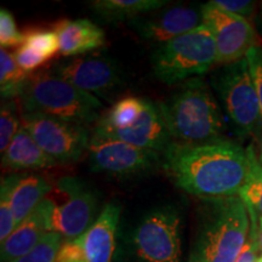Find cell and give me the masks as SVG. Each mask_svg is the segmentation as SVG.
<instances>
[{"instance_id": "1", "label": "cell", "mask_w": 262, "mask_h": 262, "mask_svg": "<svg viewBox=\"0 0 262 262\" xmlns=\"http://www.w3.org/2000/svg\"><path fill=\"white\" fill-rule=\"evenodd\" d=\"M162 165L180 189L202 199L238 195L249 172L247 149L226 140L202 145L172 141Z\"/></svg>"}, {"instance_id": "2", "label": "cell", "mask_w": 262, "mask_h": 262, "mask_svg": "<svg viewBox=\"0 0 262 262\" xmlns=\"http://www.w3.org/2000/svg\"><path fill=\"white\" fill-rule=\"evenodd\" d=\"M172 140L186 145L221 141L225 123L220 107L206 84L198 78L158 103Z\"/></svg>"}, {"instance_id": "3", "label": "cell", "mask_w": 262, "mask_h": 262, "mask_svg": "<svg viewBox=\"0 0 262 262\" xmlns=\"http://www.w3.org/2000/svg\"><path fill=\"white\" fill-rule=\"evenodd\" d=\"M203 217L189 262H237L250 231V216L239 195L203 199Z\"/></svg>"}, {"instance_id": "4", "label": "cell", "mask_w": 262, "mask_h": 262, "mask_svg": "<svg viewBox=\"0 0 262 262\" xmlns=\"http://www.w3.org/2000/svg\"><path fill=\"white\" fill-rule=\"evenodd\" d=\"M24 112L44 113L88 125L101 119L102 103L51 72L32 73L21 96Z\"/></svg>"}, {"instance_id": "5", "label": "cell", "mask_w": 262, "mask_h": 262, "mask_svg": "<svg viewBox=\"0 0 262 262\" xmlns=\"http://www.w3.org/2000/svg\"><path fill=\"white\" fill-rule=\"evenodd\" d=\"M216 63L219 57L215 39L203 25L159 45L152 55L155 75L166 85L198 78L211 71Z\"/></svg>"}, {"instance_id": "6", "label": "cell", "mask_w": 262, "mask_h": 262, "mask_svg": "<svg viewBox=\"0 0 262 262\" xmlns=\"http://www.w3.org/2000/svg\"><path fill=\"white\" fill-rule=\"evenodd\" d=\"M211 84L238 133L257 137L262 131V114L247 58L221 67Z\"/></svg>"}, {"instance_id": "7", "label": "cell", "mask_w": 262, "mask_h": 262, "mask_svg": "<svg viewBox=\"0 0 262 262\" xmlns=\"http://www.w3.org/2000/svg\"><path fill=\"white\" fill-rule=\"evenodd\" d=\"M54 193V209L50 231L60 234L64 242L80 237L97 220L100 195L84 180L66 176L57 181Z\"/></svg>"}, {"instance_id": "8", "label": "cell", "mask_w": 262, "mask_h": 262, "mask_svg": "<svg viewBox=\"0 0 262 262\" xmlns=\"http://www.w3.org/2000/svg\"><path fill=\"white\" fill-rule=\"evenodd\" d=\"M181 215L172 205L147 211L133 233V248L140 262H181Z\"/></svg>"}, {"instance_id": "9", "label": "cell", "mask_w": 262, "mask_h": 262, "mask_svg": "<svg viewBox=\"0 0 262 262\" xmlns=\"http://www.w3.org/2000/svg\"><path fill=\"white\" fill-rule=\"evenodd\" d=\"M22 125L57 164L77 162L89 149V131L83 124L44 113L22 112Z\"/></svg>"}, {"instance_id": "10", "label": "cell", "mask_w": 262, "mask_h": 262, "mask_svg": "<svg viewBox=\"0 0 262 262\" xmlns=\"http://www.w3.org/2000/svg\"><path fill=\"white\" fill-rule=\"evenodd\" d=\"M88 150L91 171L118 178L143 175L162 164V155L159 153L137 148L95 131Z\"/></svg>"}, {"instance_id": "11", "label": "cell", "mask_w": 262, "mask_h": 262, "mask_svg": "<svg viewBox=\"0 0 262 262\" xmlns=\"http://www.w3.org/2000/svg\"><path fill=\"white\" fill-rule=\"evenodd\" d=\"M119 220L120 206L107 203L84 234L62 243L56 262H112Z\"/></svg>"}, {"instance_id": "12", "label": "cell", "mask_w": 262, "mask_h": 262, "mask_svg": "<svg viewBox=\"0 0 262 262\" xmlns=\"http://www.w3.org/2000/svg\"><path fill=\"white\" fill-rule=\"evenodd\" d=\"M202 25L211 32L219 63L229 64L247 57L256 47V32L247 18L225 11L209 2L202 5Z\"/></svg>"}, {"instance_id": "13", "label": "cell", "mask_w": 262, "mask_h": 262, "mask_svg": "<svg viewBox=\"0 0 262 262\" xmlns=\"http://www.w3.org/2000/svg\"><path fill=\"white\" fill-rule=\"evenodd\" d=\"M52 73L96 97H112L125 84L119 64L101 55L60 62L52 68Z\"/></svg>"}, {"instance_id": "14", "label": "cell", "mask_w": 262, "mask_h": 262, "mask_svg": "<svg viewBox=\"0 0 262 262\" xmlns=\"http://www.w3.org/2000/svg\"><path fill=\"white\" fill-rule=\"evenodd\" d=\"M141 38L164 44L202 26V6H164L129 22Z\"/></svg>"}, {"instance_id": "15", "label": "cell", "mask_w": 262, "mask_h": 262, "mask_svg": "<svg viewBox=\"0 0 262 262\" xmlns=\"http://www.w3.org/2000/svg\"><path fill=\"white\" fill-rule=\"evenodd\" d=\"M94 131L101 135L123 141L137 148L153 150L159 155H163L164 150L173 141L158 103L149 100L146 101V108L140 119L127 129L106 130L96 126Z\"/></svg>"}, {"instance_id": "16", "label": "cell", "mask_w": 262, "mask_h": 262, "mask_svg": "<svg viewBox=\"0 0 262 262\" xmlns=\"http://www.w3.org/2000/svg\"><path fill=\"white\" fill-rule=\"evenodd\" d=\"M54 202L49 196L42 201L25 220L16 226L11 234L2 243V262H11L24 256L40 243L50 231Z\"/></svg>"}, {"instance_id": "17", "label": "cell", "mask_w": 262, "mask_h": 262, "mask_svg": "<svg viewBox=\"0 0 262 262\" xmlns=\"http://www.w3.org/2000/svg\"><path fill=\"white\" fill-rule=\"evenodd\" d=\"M54 32L60 40V52L63 56H79L96 50L104 44V33L90 19H62Z\"/></svg>"}, {"instance_id": "18", "label": "cell", "mask_w": 262, "mask_h": 262, "mask_svg": "<svg viewBox=\"0 0 262 262\" xmlns=\"http://www.w3.org/2000/svg\"><path fill=\"white\" fill-rule=\"evenodd\" d=\"M2 164L4 168L15 170L47 169L57 165V163L40 148L24 125L3 153Z\"/></svg>"}, {"instance_id": "19", "label": "cell", "mask_w": 262, "mask_h": 262, "mask_svg": "<svg viewBox=\"0 0 262 262\" xmlns=\"http://www.w3.org/2000/svg\"><path fill=\"white\" fill-rule=\"evenodd\" d=\"M51 183L40 175L17 173L11 191V205L17 225L25 220L52 191Z\"/></svg>"}, {"instance_id": "20", "label": "cell", "mask_w": 262, "mask_h": 262, "mask_svg": "<svg viewBox=\"0 0 262 262\" xmlns=\"http://www.w3.org/2000/svg\"><path fill=\"white\" fill-rule=\"evenodd\" d=\"M165 0H96L91 9L98 17L107 22L133 21L134 18L164 8Z\"/></svg>"}, {"instance_id": "21", "label": "cell", "mask_w": 262, "mask_h": 262, "mask_svg": "<svg viewBox=\"0 0 262 262\" xmlns=\"http://www.w3.org/2000/svg\"><path fill=\"white\" fill-rule=\"evenodd\" d=\"M146 98L127 96L116 102L107 114L101 117L97 127L106 130H122L134 125L146 108Z\"/></svg>"}, {"instance_id": "22", "label": "cell", "mask_w": 262, "mask_h": 262, "mask_svg": "<svg viewBox=\"0 0 262 262\" xmlns=\"http://www.w3.org/2000/svg\"><path fill=\"white\" fill-rule=\"evenodd\" d=\"M31 74L16 63L10 52L5 49L0 50V93L3 100L21 96Z\"/></svg>"}, {"instance_id": "23", "label": "cell", "mask_w": 262, "mask_h": 262, "mask_svg": "<svg viewBox=\"0 0 262 262\" xmlns=\"http://www.w3.org/2000/svg\"><path fill=\"white\" fill-rule=\"evenodd\" d=\"M249 158V172L244 186L239 192V198L248 209L253 210L258 219L262 217V165L258 162L253 145L247 148Z\"/></svg>"}, {"instance_id": "24", "label": "cell", "mask_w": 262, "mask_h": 262, "mask_svg": "<svg viewBox=\"0 0 262 262\" xmlns=\"http://www.w3.org/2000/svg\"><path fill=\"white\" fill-rule=\"evenodd\" d=\"M15 175L3 179L0 187V242H5L6 238L14 232L17 226L14 210L11 205V191L14 186Z\"/></svg>"}, {"instance_id": "25", "label": "cell", "mask_w": 262, "mask_h": 262, "mask_svg": "<svg viewBox=\"0 0 262 262\" xmlns=\"http://www.w3.org/2000/svg\"><path fill=\"white\" fill-rule=\"evenodd\" d=\"M63 239L55 232H49L33 250L11 262H56Z\"/></svg>"}, {"instance_id": "26", "label": "cell", "mask_w": 262, "mask_h": 262, "mask_svg": "<svg viewBox=\"0 0 262 262\" xmlns=\"http://www.w3.org/2000/svg\"><path fill=\"white\" fill-rule=\"evenodd\" d=\"M21 118L18 117L16 103L12 101H4L0 111V152H5L18 130L21 129Z\"/></svg>"}, {"instance_id": "27", "label": "cell", "mask_w": 262, "mask_h": 262, "mask_svg": "<svg viewBox=\"0 0 262 262\" xmlns=\"http://www.w3.org/2000/svg\"><path fill=\"white\" fill-rule=\"evenodd\" d=\"M39 55L50 60L60 52V40L54 31H32L25 33V42Z\"/></svg>"}, {"instance_id": "28", "label": "cell", "mask_w": 262, "mask_h": 262, "mask_svg": "<svg viewBox=\"0 0 262 262\" xmlns=\"http://www.w3.org/2000/svg\"><path fill=\"white\" fill-rule=\"evenodd\" d=\"M25 42V33L19 32L16 21L9 10H0V45L2 49L21 47Z\"/></svg>"}, {"instance_id": "29", "label": "cell", "mask_w": 262, "mask_h": 262, "mask_svg": "<svg viewBox=\"0 0 262 262\" xmlns=\"http://www.w3.org/2000/svg\"><path fill=\"white\" fill-rule=\"evenodd\" d=\"M12 56H14L16 63L28 73H32L33 71H35L48 61L47 58L42 57L41 55H39L37 51L26 44H22L21 47L16 49Z\"/></svg>"}, {"instance_id": "30", "label": "cell", "mask_w": 262, "mask_h": 262, "mask_svg": "<svg viewBox=\"0 0 262 262\" xmlns=\"http://www.w3.org/2000/svg\"><path fill=\"white\" fill-rule=\"evenodd\" d=\"M245 58L248 61L249 70H250L251 78H253V83L255 90H256L262 114V47H260V45L254 47L248 52Z\"/></svg>"}, {"instance_id": "31", "label": "cell", "mask_w": 262, "mask_h": 262, "mask_svg": "<svg viewBox=\"0 0 262 262\" xmlns=\"http://www.w3.org/2000/svg\"><path fill=\"white\" fill-rule=\"evenodd\" d=\"M211 3L225 11L247 18L248 21L249 18L253 17L256 11V3L249 2V0H214Z\"/></svg>"}, {"instance_id": "32", "label": "cell", "mask_w": 262, "mask_h": 262, "mask_svg": "<svg viewBox=\"0 0 262 262\" xmlns=\"http://www.w3.org/2000/svg\"><path fill=\"white\" fill-rule=\"evenodd\" d=\"M257 140H258V150L256 152L257 155V159L260 164L262 165V131L257 135Z\"/></svg>"}, {"instance_id": "33", "label": "cell", "mask_w": 262, "mask_h": 262, "mask_svg": "<svg viewBox=\"0 0 262 262\" xmlns=\"http://www.w3.org/2000/svg\"><path fill=\"white\" fill-rule=\"evenodd\" d=\"M258 241H260V248L262 253V217L258 219Z\"/></svg>"}, {"instance_id": "34", "label": "cell", "mask_w": 262, "mask_h": 262, "mask_svg": "<svg viewBox=\"0 0 262 262\" xmlns=\"http://www.w3.org/2000/svg\"><path fill=\"white\" fill-rule=\"evenodd\" d=\"M256 262H262V256H261V257H260V258H258V260H257V261H256Z\"/></svg>"}]
</instances>
